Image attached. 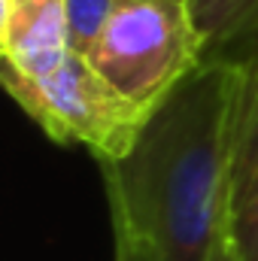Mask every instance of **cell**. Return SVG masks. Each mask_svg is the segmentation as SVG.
Listing matches in <instances>:
<instances>
[{
  "label": "cell",
  "instance_id": "cell-7",
  "mask_svg": "<svg viewBox=\"0 0 258 261\" xmlns=\"http://www.w3.org/2000/svg\"><path fill=\"white\" fill-rule=\"evenodd\" d=\"M116 0H64L67 12V40L70 52L88 55L97 37L104 34L110 15H113Z\"/></svg>",
  "mask_w": 258,
  "mask_h": 261
},
{
  "label": "cell",
  "instance_id": "cell-2",
  "mask_svg": "<svg viewBox=\"0 0 258 261\" xmlns=\"http://www.w3.org/2000/svg\"><path fill=\"white\" fill-rule=\"evenodd\" d=\"M0 82L55 146H82L97 164L128 155L152 116V110L125 97L76 52L40 79L0 67Z\"/></svg>",
  "mask_w": 258,
  "mask_h": 261
},
{
  "label": "cell",
  "instance_id": "cell-1",
  "mask_svg": "<svg viewBox=\"0 0 258 261\" xmlns=\"http://www.w3.org/2000/svg\"><path fill=\"white\" fill-rule=\"evenodd\" d=\"M243 70L200 64L149 116L119 161L97 164L113 261H210L228 228Z\"/></svg>",
  "mask_w": 258,
  "mask_h": 261
},
{
  "label": "cell",
  "instance_id": "cell-3",
  "mask_svg": "<svg viewBox=\"0 0 258 261\" xmlns=\"http://www.w3.org/2000/svg\"><path fill=\"white\" fill-rule=\"evenodd\" d=\"M85 58L125 97L155 110L203 64L192 0H116Z\"/></svg>",
  "mask_w": 258,
  "mask_h": 261
},
{
  "label": "cell",
  "instance_id": "cell-5",
  "mask_svg": "<svg viewBox=\"0 0 258 261\" xmlns=\"http://www.w3.org/2000/svg\"><path fill=\"white\" fill-rule=\"evenodd\" d=\"M228 228L243 261H258V73H243L237 97Z\"/></svg>",
  "mask_w": 258,
  "mask_h": 261
},
{
  "label": "cell",
  "instance_id": "cell-8",
  "mask_svg": "<svg viewBox=\"0 0 258 261\" xmlns=\"http://www.w3.org/2000/svg\"><path fill=\"white\" fill-rule=\"evenodd\" d=\"M210 261H243L240 249H237V243H234V237H231V228H225V231H222L219 243L213 246V255H210Z\"/></svg>",
  "mask_w": 258,
  "mask_h": 261
},
{
  "label": "cell",
  "instance_id": "cell-4",
  "mask_svg": "<svg viewBox=\"0 0 258 261\" xmlns=\"http://www.w3.org/2000/svg\"><path fill=\"white\" fill-rule=\"evenodd\" d=\"M67 55L64 0H0V67L40 79Z\"/></svg>",
  "mask_w": 258,
  "mask_h": 261
},
{
  "label": "cell",
  "instance_id": "cell-6",
  "mask_svg": "<svg viewBox=\"0 0 258 261\" xmlns=\"http://www.w3.org/2000/svg\"><path fill=\"white\" fill-rule=\"evenodd\" d=\"M203 64L258 73V0H192Z\"/></svg>",
  "mask_w": 258,
  "mask_h": 261
}]
</instances>
